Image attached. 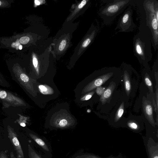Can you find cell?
Returning <instances> with one entry per match:
<instances>
[{
    "label": "cell",
    "mask_w": 158,
    "mask_h": 158,
    "mask_svg": "<svg viewBox=\"0 0 158 158\" xmlns=\"http://www.w3.org/2000/svg\"><path fill=\"white\" fill-rule=\"evenodd\" d=\"M145 20L141 24L148 27L151 32L152 44L155 51L158 46V2L156 0L142 1Z\"/></svg>",
    "instance_id": "obj_2"
},
{
    "label": "cell",
    "mask_w": 158,
    "mask_h": 158,
    "mask_svg": "<svg viewBox=\"0 0 158 158\" xmlns=\"http://www.w3.org/2000/svg\"><path fill=\"white\" fill-rule=\"evenodd\" d=\"M135 1L131 0H111L100 9L99 14L104 23L109 25L129 5L133 6Z\"/></svg>",
    "instance_id": "obj_3"
},
{
    "label": "cell",
    "mask_w": 158,
    "mask_h": 158,
    "mask_svg": "<svg viewBox=\"0 0 158 158\" xmlns=\"http://www.w3.org/2000/svg\"><path fill=\"white\" fill-rule=\"evenodd\" d=\"M30 40V38L27 36L21 37L19 40L20 43L23 44H27Z\"/></svg>",
    "instance_id": "obj_23"
},
{
    "label": "cell",
    "mask_w": 158,
    "mask_h": 158,
    "mask_svg": "<svg viewBox=\"0 0 158 158\" xmlns=\"http://www.w3.org/2000/svg\"><path fill=\"white\" fill-rule=\"evenodd\" d=\"M39 88L40 92L44 94H51L53 92L50 88L45 85H40Z\"/></svg>",
    "instance_id": "obj_16"
},
{
    "label": "cell",
    "mask_w": 158,
    "mask_h": 158,
    "mask_svg": "<svg viewBox=\"0 0 158 158\" xmlns=\"http://www.w3.org/2000/svg\"><path fill=\"white\" fill-rule=\"evenodd\" d=\"M29 135L32 139L44 149L47 151H49V149L48 146L41 139L39 138L37 135L31 133H30Z\"/></svg>",
    "instance_id": "obj_11"
},
{
    "label": "cell",
    "mask_w": 158,
    "mask_h": 158,
    "mask_svg": "<svg viewBox=\"0 0 158 158\" xmlns=\"http://www.w3.org/2000/svg\"><path fill=\"white\" fill-rule=\"evenodd\" d=\"M2 4V2L1 1H0V6Z\"/></svg>",
    "instance_id": "obj_33"
},
{
    "label": "cell",
    "mask_w": 158,
    "mask_h": 158,
    "mask_svg": "<svg viewBox=\"0 0 158 158\" xmlns=\"http://www.w3.org/2000/svg\"><path fill=\"white\" fill-rule=\"evenodd\" d=\"M20 77L22 80L24 82H27L29 80L28 77L25 74H21L20 75Z\"/></svg>",
    "instance_id": "obj_24"
},
{
    "label": "cell",
    "mask_w": 158,
    "mask_h": 158,
    "mask_svg": "<svg viewBox=\"0 0 158 158\" xmlns=\"http://www.w3.org/2000/svg\"><path fill=\"white\" fill-rule=\"evenodd\" d=\"M139 31L133 38V51L139 62L148 66V63L152 58L151 32L145 26H140Z\"/></svg>",
    "instance_id": "obj_1"
},
{
    "label": "cell",
    "mask_w": 158,
    "mask_h": 158,
    "mask_svg": "<svg viewBox=\"0 0 158 158\" xmlns=\"http://www.w3.org/2000/svg\"><path fill=\"white\" fill-rule=\"evenodd\" d=\"M127 126L131 129L134 130H138L139 128L138 124L133 121H129L127 123Z\"/></svg>",
    "instance_id": "obj_18"
},
{
    "label": "cell",
    "mask_w": 158,
    "mask_h": 158,
    "mask_svg": "<svg viewBox=\"0 0 158 158\" xmlns=\"http://www.w3.org/2000/svg\"><path fill=\"white\" fill-rule=\"evenodd\" d=\"M76 158H103L92 154H86L79 156Z\"/></svg>",
    "instance_id": "obj_19"
},
{
    "label": "cell",
    "mask_w": 158,
    "mask_h": 158,
    "mask_svg": "<svg viewBox=\"0 0 158 158\" xmlns=\"http://www.w3.org/2000/svg\"><path fill=\"white\" fill-rule=\"evenodd\" d=\"M67 44V41L66 40H62L60 42L58 48V49L60 51H62L65 48Z\"/></svg>",
    "instance_id": "obj_20"
},
{
    "label": "cell",
    "mask_w": 158,
    "mask_h": 158,
    "mask_svg": "<svg viewBox=\"0 0 158 158\" xmlns=\"http://www.w3.org/2000/svg\"><path fill=\"white\" fill-rule=\"evenodd\" d=\"M144 81L146 85L148 88L150 93H153V85L151 78L149 75L146 73L144 77Z\"/></svg>",
    "instance_id": "obj_14"
},
{
    "label": "cell",
    "mask_w": 158,
    "mask_h": 158,
    "mask_svg": "<svg viewBox=\"0 0 158 158\" xmlns=\"http://www.w3.org/2000/svg\"><path fill=\"white\" fill-rule=\"evenodd\" d=\"M54 123V126L60 128L67 127L71 125V123L65 119H62L58 122L55 123Z\"/></svg>",
    "instance_id": "obj_12"
},
{
    "label": "cell",
    "mask_w": 158,
    "mask_h": 158,
    "mask_svg": "<svg viewBox=\"0 0 158 158\" xmlns=\"http://www.w3.org/2000/svg\"><path fill=\"white\" fill-rule=\"evenodd\" d=\"M35 4L36 5H39L40 4V1L38 0H35Z\"/></svg>",
    "instance_id": "obj_29"
},
{
    "label": "cell",
    "mask_w": 158,
    "mask_h": 158,
    "mask_svg": "<svg viewBox=\"0 0 158 158\" xmlns=\"http://www.w3.org/2000/svg\"><path fill=\"white\" fill-rule=\"evenodd\" d=\"M28 148L29 158H43L35 151L30 145H28Z\"/></svg>",
    "instance_id": "obj_15"
},
{
    "label": "cell",
    "mask_w": 158,
    "mask_h": 158,
    "mask_svg": "<svg viewBox=\"0 0 158 158\" xmlns=\"http://www.w3.org/2000/svg\"><path fill=\"white\" fill-rule=\"evenodd\" d=\"M17 156V158H22V157L19 156Z\"/></svg>",
    "instance_id": "obj_32"
},
{
    "label": "cell",
    "mask_w": 158,
    "mask_h": 158,
    "mask_svg": "<svg viewBox=\"0 0 158 158\" xmlns=\"http://www.w3.org/2000/svg\"><path fill=\"white\" fill-rule=\"evenodd\" d=\"M8 137L16 152L17 156L24 158L23 150L18 140L17 135L14 131L10 128L8 129Z\"/></svg>",
    "instance_id": "obj_6"
},
{
    "label": "cell",
    "mask_w": 158,
    "mask_h": 158,
    "mask_svg": "<svg viewBox=\"0 0 158 158\" xmlns=\"http://www.w3.org/2000/svg\"><path fill=\"white\" fill-rule=\"evenodd\" d=\"M0 158H8V157L5 152L1 151L0 152Z\"/></svg>",
    "instance_id": "obj_27"
},
{
    "label": "cell",
    "mask_w": 158,
    "mask_h": 158,
    "mask_svg": "<svg viewBox=\"0 0 158 158\" xmlns=\"http://www.w3.org/2000/svg\"><path fill=\"white\" fill-rule=\"evenodd\" d=\"M133 10L131 6L128 7L123 15L119 19L115 29H118L119 32H129L136 27L132 19Z\"/></svg>",
    "instance_id": "obj_4"
},
{
    "label": "cell",
    "mask_w": 158,
    "mask_h": 158,
    "mask_svg": "<svg viewBox=\"0 0 158 158\" xmlns=\"http://www.w3.org/2000/svg\"><path fill=\"white\" fill-rule=\"evenodd\" d=\"M149 158H158V144L150 138L148 144Z\"/></svg>",
    "instance_id": "obj_9"
},
{
    "label": "cell",
    "mask_w": 158,
    "mask_h": 158,
    "mask_svg": "<svg viewBox=\"0 0 158 158\" xmlns=\"http://www.w3.org/2000/svg\"><path fill=\"white\" fill-rule=\"evenodd\" d=\"M123 81L125 91L127 95L128 96L131 91V85L129 75L126 70L124 72Z\"/></svg>",
    "instance_id": "obj_10"
},
{
    "label": "cell",
    "mask_w": 158,
    "mask_h": 158,
    "mask_svg": "<svg viewBox=\"0 0 158 158\" xmlns=\"http://www.w3.org/2000/svg\"><path fill=\"white\" fill-rule=\"evenodd\" d=\"M87 1L85 0H83L82 1L81 3L78 4L77 8L73 12L69 18V19H71L75 15L76 13L82 9L86 4Z\"/></svg>",
    "instance_id": "obj_17"
},
{
    "label": "cell",
    "mask_w": 158,
    "mask_h": 158,
    "mask_svg": "<svg viewBox=\"0 0 158 158\" xmlns=\"http://www.w3.org/2000/svg\"><path fill=\"white\" fill-rule=\"evenodd\" d=\"M19 49H20V50L22 48V45H20L19 46Z\"/></svg>",
    "instance_id": "obj_31"
},
{
    "label": "cell",
    "mask_w": 158,
    "mask_h": 158,
    "mask_svg": "<svg viewBox=\"0 0 158 158\" xmlns=\"http://www.w3.org/2000/svg\"><path fill=\"white\" fill-rule=\"evenodd\" d=\"M142 107L145 118L153 126L155 127L156 124L153 117L152 102L147 100L144 96L143 98Z\"/></svg>",
    "instance_id": "obj_5"
},
{
    "label": "cell",
    "mask_w": 158,
    "mask_h": 158,
    "mask_svg": "<svg viewBox=\"0 0 158 158\" xmlns=\"http://www.w3.org/2000/svg\"><path fill=\"white\" fill-rule=\"evenodd\" d=\"M10 156L11 158H16L12 152H11L10 153Z\"/></svg>",
    "instance_id": "obj_28"
},
{
    "label": "cell",
    "mask_w": 158,
    "mask_h": 158,
    "mask_svg": "<svg viewBox=\"0 0 158 158\" xmlns=\"http://www.w3.org/2000/svg\"><path fill=\"white\" fill-rule=\"evenodd\" d=\"M105 88L101 86L97 87L96 92L98 95H102L105 90Z\"/></svg>",
    "instance_id": "obj_21"
},
{
    "label": "cell",
    "mask_w": 158,
    "mask_h": 158,
    "mask_svg": "<svg viewBox=\"0 0 158 158\" xmlns=\"http://www.w3.org/2000/svg\"><path fill=\"white\" fill-rule=\"evenodd\" d=\"M32 61L34 67L35 69H38V62L35 55L33 53L32 55Z\"/></svg>",
    "instance_id": "obj_22"
},
{
    "label": "cell",
    "mask_w": 158,
    "mask_h": 158,
    "mask_svg": "<svg viewBox=\"0 0 158 158\" xmlns=\"http://www.w3.org/2000/svg\"><path fill=\"white\" fill-rule=\"evenodd\" d=\"M124 111V103L123 102L119 106L117 112H116L114 120L115 122H118L123 115Z\"/></svg>",
    "instance_id": "obj_13"
},
{
    "label": "cell",
    "mask_w": 158,
    "mask_h": 158,
    "mask_svg": "<svg viewBox=\"0 0 158 158\" xmlns=\"http://www.w3.org/2000/svg\"><path fill=\"white\" fill-rule=\"evenodd\" d=\"M113 75V73L110 72L101 75L90 82L87 85L85 90L88 92L101 86L107 81Z\"/></svg>",
    "instance_id": "obj_7"
},
{
    "label": "cell",
    "mask_w": 158,
    "mask_h": 158,
    "mask_svg": "<svg viewBox=\"0 0 158 158\" xmlns=\"http://www.w3.org/2000/svg\"><path fill=\"white\" fill-rule=\"evenodd\" d=\"M156 103L157 106L158 107V84H156Z\"/></svg>",
    "instance_id": "obj_25"
},
{
    "label": "cell",
    "mask_w": 158,
    "mask_h": 158,
    "mask_svg": "<svg viewBox=\"0 0 158 158\" xmlns=\"http://www.w3.org/2000/svg\"><path fill=\"white\" fill-rule=\"evenodd\" d=\"M116 84L115 82L112 81L110 83L100 98V101L102 105L110 102Z\"/></svg>",
    "instance_id": "obj_8"
},
{
    "label": "cell",
    "mask_w": 158,
    "mask_h": 158,
    "mask_svg": "<svg viewBox=\"0 0 158 158\" xmlns=\"http://www.w3.org/2000/svg\"><path fill=\"white\" fill-rule=\"evenodd\" d=\"M20 125L21 126L23 127H25L26 126L25 124L24 123H21Z\"/></svg>",
    "instance_id": "obj_30"
},
{
    "label": "cell",
    "mask_w": 158,
    "mask_h": 158,
    "mask_svg": "<svg viewBox=\"0 0 158 158\" xmlns=\"http://www.w3.org/2000/svg\"><path fill=\"white\" fill-rule=\"evenodd\" d=\"M7 96L6 92L4 90L1 91L0 92V98L2 99H4L6 98Z\"/></svg>",
    "instance_id": "obj_26"
}]
</instances>
